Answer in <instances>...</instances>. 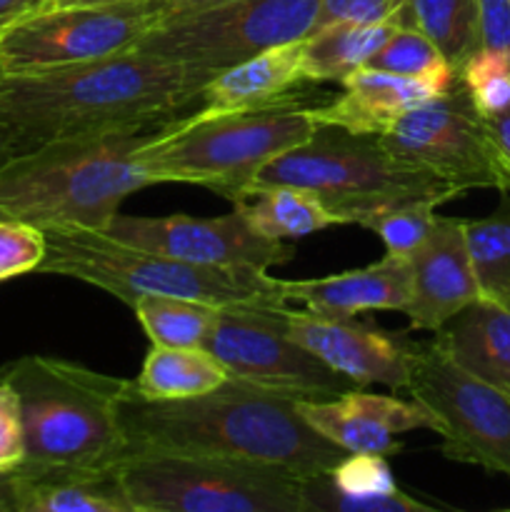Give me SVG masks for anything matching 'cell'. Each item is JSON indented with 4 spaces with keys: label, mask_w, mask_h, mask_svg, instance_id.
I'll return each mask as SVG.
<instances>
[{
    "label": "cell",
    "mask_w": 510,
    "mask_h": 512,
    "mask_svg": "<svg viewBox=\"0 0 510 512\" xmlns=\"http://www.w3.org/2000/svg\"><path fill=\"white\" fill-rule=\"evenodd\" d=\"M315 128L310 108L290 98L258 108H203L160 125L138 150V165L153 185H203L233 203L268 160L305 143Z\"/></svg>",
    "instance_id": "cell-5"
},
{
    "label": "cell",
    "mask_w": 510,
    "mask_h": 512,
    "mask_svg": "<svg viewBox=\"0 0 510 512\" xmlns=\"http://www.w3.org/2000/svg\"><path fill=\"white\" fill-rule=\"evenodd\" d=\"M153 345L168 348H203L218 323L220 305L178 295H140L130 305Z\"/></svg>",
    "instance_id": "cell-28"
},
{
    "label": "cell",
    "mask_w": 510,
    "mask_h": 512,
    "mask_svg": "<svg viewBox=\"0 0 510 512\" xmlns=\"http://www.w3.org/2000/svg\"><path fill=\"white\" fill-rule=\"evenodd\" d=\"M400 25L423 33L458 73L480 48L475 0H408Z\"/></svg>",
    "instance_id": "cell-27"
},
{
    "label": "cell",
    "mask_w": 510,
    "mask_h": 512,
    "mask_svg": "<svg viewBox=\"0 0 510 512\" xmlns=\"http://www.w3.org/2000/svg\"><path fill=\"white\" fill-rule=\"evenodd\" d=\"M115 470L135 512H305L298 475L253 460L138 450Z\"/></svg>",
    "instance_id": "cell-8"
},
{
    "label": "cell",
    "mask_w": 510,
    "mask_h": 512,
    "mask_svg": "<svg viewBox=\"0 0 510 512\" xmlns=\"http://www.w3.org/2000/svg\"><path fill=\"white\" fill-rule=\"evenodd\" d=\"M105 233L133 248L173 255L190 263L253 268L263 273L288 263L295 255L283 240H270L253 230L238 208L218 218H193L183 213L143 218L118 213Z\"/></svg>",
    "instance_id": "cell-14"
},
{
    "label": "cell",
    "mask_w": 510,
    "mask_h": 512,
    "mask_svg": "<svg viewBox=\"0 0 510 512\" xmlns=\"http://www.w3.org/2000/svg\"><path fill=\"white\" fill-rule=\"evenodd\" d=\"M305 512H425L433 505L398 488L385 455L348 453L328 473L300 478Z\"/></svg>",
    "instance_id": "cell-20"
},
{
    "label": "cell",
    "mask_w": 510,
    "mask_h": 512,
    "mask_svg": "<svg viewBox=\"0 0 510 512\" xmlns=\"http://www.w3.org/2000/svg\"><path fill=\"white\" fill-rule=\"evenodd\" d=\"M303 40L270 48L233 68L223 70L205 85L203 108L238 110L258 108L288 98L290 90L303 83Z\"/></svg>",
    "instance_id": "cell-23"
},
{
    "label": "cell",
    "mask_w": 510,
    "mask_h": 512,
    "mask_svg": "<svg viewBox=\"0 0 510 512\" xmlns=\"http://www.w3.org/2000/svg\"><path fill=\"white\" fill-rule=\"evenodd\" d=\"M463 230L480 298L510 303V193L500 190L498 208L485 218H463Z\"/></svg>",
    "instance_id": "cell-29"
},
{
    "label": "cell",
    "mask_w": 510,
    "mask_h": 512,
    "mask_svg": "<svg viewBox=\"0 0 510 512\" xmlns=\"http://www.w3.org/2000/svg\"><path fill=\"white\" fill-rule=\"evenodd\" d=\"M410 330L443 328L453 315L480 298L478 280L465 245L463 218L435 215V225L425 243L408 258Z\"/></svg>",
    "instance_id": "cell-17"
},
{
    "label": "cell",
    "mask_w": 510,
    "mask_h": 512,
    "mask_svg": "<svg viewBox=\"0 0 510 512\" xmlns=\"http://www.w3.org/2000/svg\"><path fill=\"white\" fill-rule=\"evenodd\" d=\"M475 110L483 118L510 110V55L500 50L478 48L458 73Z\"/></svg>",
    "instance_id": "cell-30"
},
{
    "label": "cell",
    "mask_w": 510,
    "mask_h": 512,
    "mask_svg": "<svg viewBox=\"0 0 510 512\" xmlns=\"http://www.w3.org/2000/svg\"><path fill=\"white\" fill-rule=\"evenodd\" d=\"M228 380V370L210 350L153 345L133 388L148 400H183L210 393Z\"/></svg>",
    "instance_id": "cell-26"
},
{
    "label": "cell",
    "mask_w": 510,
    "mask_h": 512,
    "mask_svg": "<svg viewBox=\"0 0 510 512\" xmlns=\"http://www.w3.org/2000/svg\"><path fill=\"white\" fill-rule=\"evenodd\" d=\"M158 128L68 135L15 155L0 168V213L40 230L105 233L123 200L153 185L138 150Z\"/></svg>",
    "instance_id": "cell-3"
},
{
    "label": "cell",
    "mask_w": 510,
    "mask_h": 512,
    "mask_svg": "<svg viewBox=\"0 0 510 512\" xmlns=\"http://www.w3.org/2000/svg\"><path fill=\"white\" fill-rule=\"evenodd\" d=\"M40 3H43V0H0V35H3L15 20L33 13Z\"/></svg>",
    "instance_id": "cell-39"
},
{
    "label": "cell",
    "mask_w": 510,
    "mask_h": 512,
    "mask_svg": "<svg viewBox=\"0 0 510 512\" xmlns=\"http://www.w3.org/2000/svg\"><path fill=\"white\" fill-rule=\"evenodd\" d=\"M215 73L125 50L33 75H0V100L33 145L110 130L158 128L200 100Z\"/></svg>",
    "instance_id": "cell-2"
},
{
    "label": "cell",
    "mask_w": 510,
    "mask_h": 512,
    "mask_svg": "<svg viewBox=\"0 0 510 512\" xmlns=\"http://www.w3.org/2000/svg\"><path fill=\"white\" fill-rule=\"evenodd\" d=\"M458 70L445 65L428 75H395L375 68H360L343 80L345 93L328 105L310 108L318 125H338L350 133L380 135L415 105L450 90Z\"/></svg>",
    "instance_id": "cell-18"
},
{
    "label": "cell",
    "mask_w": 510,
    "mask_h": 512,
    "mask_svg": "<svg viewBox=\"0 0 510 512\" xmlns=\"http://www.w3.org/2000/svg\"><path fill=\"white\" fill-rule=\"evenodd\" d=\"M30 148H35V145L20 133V128L13 123L10 113L5 110L3 100H0V168H3L8 160H13L15 155L25 153V150Z\"/></svg>",
    "instance_id": "cell-38"
},
{
    "label": "cell",
    "mask_w": 510,
    "mask_h": 512,
    "mask_svg": "<svg viewBox=\"0 0 510 512\" xmlns=\"http://www.w3.org/2000/svg\"><path fill=\"white\" fill-rule=\"evenodd\" d=\"M203 348L223 363L230 378L285 398L335 400L363 388L295 343L283 330L280 308H223Z\"/></svg>",
    "instance_id": "cell-12"
},
{
    "label": "cell",
    "mask_w": 510,
    "mask_h": 512,
    "mask_svg": "<svg viewBox=\"0 0 510 512\" xmlns=\"http://www.w3.org/2000/svg\"><path fill=\"white\" fill-rule=\"evenodd\" d=\"M233 205L253 230L283 243L340 225V220L310 190L295 185H253Z\"/></svg>",
    "instance_id": "cell-24"
},
{
    "label": "cell",
    "mask_w": 510,
    "mask_h": 512,
    "mask_svg": "<svg viewBox=\"0 0 510 512\" xmlns=\"http://www.w3.org/2000/svg\"><path fill=\"white\" fill-rule=\"evenodd\" d=\"M485 120V133H488L490 145H493L495 165H498L500 183L505 193H510V110L493 115Z\"/></svg>",
    "instance_id": "cell-37"
},
{
    "label": "cell",
    "mask_w": 510,
    "mask_h": 512,
    "mask_svg": "<svg viewBox=\"0 0 510 512\" xmlns=\"http://www.w3.org/2000/svg\"><path fill=\"white\" fill-rule=\"evenodd\" d=\"M118 418L128 455L138 450L220 455L275 465L298 478L328 473L348 455L300 415L298 400L235 378L183 400H148L130 385Z\"/></svg>",
    "instance_id": "cell-1"
},
{
    "label": "cell",
    "mask_w": 510,
    "mask_h": 512,
    "mask_svg": "<svg viewBox=\"0 0 510 512\" xmlns=\"http://www.w3.org/2000/svg\"><path fill=\"white\" fill-rule=\"evenodd\" d=\"M0 215H3V213H0Z\"/></svg>",
    "instance_id": "cell-43"
},
{
    "label": "cell",
    "mask_w": 510,
    "mask_h": 512,
    "mask_svg": "<svg viewBox=\"0 0 510 512\" xmlns=\"http://www.w3.org/2000/svg\"><path fill=\"white\" fill-rule=\"evenodd\" d=\"M408 0H320L315 30L338 23H388L400 20Z\"/></svg>",
    "instance_id": "cell-34"
},
{
    "label": "cell",
    "mask_w": 510,
    "mask_h": 512,
    "mask_svg": "<svg viewBox=\"0 0 510 512\" xmlns=\"http://www.w3.org/2000/svg\"><path fill=\"white\" fill-rule=\"evenodd\" d=\"M440 205L435 203H408L398 208L380 210V213L368 215L360 220V228L370 230L378 235L385 245V253L395 258H410L425 238L430 235L435 225V210Z\"/></svg>",
    "instance_id": "cell-31"
},
{
    "label": "cell",
    "mask_w": 510,
    "mask_h": 512,
    "mask_svg": "<svg viewBox=\"0 0 510 512\" xmlns=\"http://www.w3.org/2000/svg\"><path fill=\"white\" fill-rule=\"evenodd\" d=\"M45 258V233L23 220L0 215V283L38 273Z\"/></svg>",
    "instance_id": "cell-33"
},
{
    "label": "cell",
    "mask_w": 510,
    "mask_h": 512,
    "mask_svg": "<svg viewBox=\"0 0 510 512\" xmlns=\"http://www.w3.org/2000/svg\"><path fill=\"white\" fill-rule=\"evenodd\" d=\"M450 65L438 48L415 28H398L365 63V68L395 75H428ZM453 68V65H450Z\"/></svg>",
    "instance_id": "cell-32"
},
{
    "label": "cell",
    "mask_w": 510,
    "mask_h": 512,
    "mask_svg": "<svg viewBox=\"0 0 510 512\" xmlns=\"http://www.w3.org/2000/svg\"><path fill=\"white\" fill-rule=\"evenodd\" d=\"M253 185L310 190L340 225H360L368 215L398 205H443L463 195L445 180L393 158L380 135L350 133L338 125H318L305 143L268 160L248 188Z\"/></svg>",
    "instance_id": "cell-7"
},
{
    "label": "cell",
    "mask_w": 510,
    "mask_h": 512,
    "mask_svg": "<svg viewBox=\"0 0 510 512\" xmlns=\"http://www.w3.org/2000/svg\"><path fill=\"white\" fill-rule=\"evenodd\" d=\"M0 380L20 398L25 468L103 473L128 455L118 410L133 380L50 355L18 358L0 370Z\"/></svg>",
    "instance_id": "cell-4"
},
{
    "label": "cell",
    "mask_w": 510,
    "mask_h": 512,
    "mask_svg": "<svg viewBox=\"0 0 510 512\" xmlns=\"http://www.w3.org/2000/svg\"><path fill=\"white\" fill-rule=\"evenodd\" d=\"M165 3H168V15H170V13H185V10L210 8V5L228 3V0H165Z\"/></svg>",
    "instance_id": "cell-42"
},
{
    "label": "cell",
    "mask_w": 510,
    "mask_h": 512,
    "mask_svg": "<svg viewBox=\"0 0 510 512\" xmlns=\"http://www.w3.org/2000/svg\"><path fill=\"white\" fill-rule=\"evenodd\" d=\"M18 512H135L118 470H40L20 465Z\"/></svg>",
    "instance_id": "cell-22"
},
{
    "label": "cell",
    "mask_w": 510,
    "mask_h": 512,
    "mask_svg": "<svg viewBox=\"0 0 510 512\" xmlns=\"http://www.w3.org/2000/svg\"><path fill=\"white\" fill-rule=\"evenodd\" d=\"M480 48L510 55V0H475Z\"/></svg>",
    "instance_id": "cell-36"
},
{
    "label": "cell",
    "mask_w": 510,
    "mask_h": 512,
    "mask_svg": "<svg viewBox=\"0 0 510 512\" xmlns=\"http://www.w3.org/2000/svg\"><path fill=\"white\" fill-rule=\"evenodd\" d=\"M380 143L393 158L445 180L460 193L473 188L503 190L483 115L468 90L455 85L400 115Z\"/></svg>",
    "instance_id": "cell-13"
},
{
    "label": "cell",
    "mask_w": 510,
    "mask_h": 512,
    "mask_svg": "<svg viewBox=\"0 0 510 512\" xmlns=\"http://www.w3.org/2000/svg\"><path fill=\"white\" fill-rule=\"evenodd\" d=\"M25 463V430L20 398L13 385L0 380V473H13Z\"/></svg>",
    "instance_id": "cell-35"
},
{
    "label": "cell",
    "mask_w": 510,
    "mask_h": 512,
    "mask_svg": "<svg viewBox=\"0 0 510 512\" xmlns=\"http://www.w3.org/2000/svg\"><path fill=\"white\" fill-rule=\"evenodd\" d=\"M320 0H228L170 13L133 50L223 73L253 55L313 33Z\"/></svg>",
    "instance_id": "cell-9"
},
{
    "label": "cell",
    "mask_w": 510,
    "mask_h": 512,
    "mask_svg": "<svg viewBox=\"0 0 510 512\" xmlns=\"http://www.w3.org/2000/svg\"><path fill=\"white\" fill-rule=\"evenodd\" d=\"M408 393L440 420L445 458L510 478L508 388L475 378L430 343L415 355Z\"/></svg>",
    "instance_id": "cell-11"
},
{
    "label": "cell",
    "mask_w": 510,
    "mask_h": 512,
    "mask_svg": "<svg viewBox=\"0 0 510 512\" xmlns=\"http://www.w3.org/2000/svg\"><path fill=\"white\" fill-rule=\"evenodd\" d=\"M400 20L388 23H338L315 30L303 40V78L310 83H343L365 68L375 50L395 33Z\"/></svg>",
    "instance_id": "cell-25"
},
{
    "label": "cell",
    "mask_w": 510,
    "mask_h": 512,
    "mask_svg": "<svg viewBox=\"0 0 510 512\" xmlns=\"http://www.w3.org/2000/svg\"><path fill=\"white\" fill-rule=\"evenodd\" d=\"M285 300L300 310L355 318L375 310L405 313L410 300V263L385 253L378 263L313 280H285Z\"/></svg>",
    "instance_id": "cell-19"
},
{
    "label": "cell",
    "mask_w": 510,
    "mask_h": 512,
    "mask_svg": "<svg viewBox=\"0 0 510 512\" xmlns=\"http://www.w3.org/2000/svg\"><path fill=\"white\" fill-rule=\"evenodd\" d=\"M113 3H130V0H43L35 10L73 8V5H113Z\"/></svg>",
    "instance_id": "cell-41"
},
{
    "label": "cell",
    "mask_w": 510,
    "mask_h": 512,
    "mask_svg": "<svg viewBox=\"0 0 510 512\" xmlns=\"http://www.w3.org/2000/svg\"><path fill=\"white\" fill-rule=\"evenodd\" d=\"M38 273L83 280L133 305L140 295H178L220 305L285 308V280L263 270L200 265L173 255L133 248L100 230L50 228Z\"/></svg>",
    "instance_id": "cell-6"
},
{
    "label": "cell",
    "mask_w": 510,
    "mask_h": 512,
    "mask_svg": "<svg viewBox=\"0 0 510 512\" xmlns=\"http://www.w3.org/2000/svg\"><path fill=\"white\" fill-rule=\"evenodd\" d=\"M298 410L323 438L345 453L395 455L403 445L395 435L410 430L440 433V420L418 400L350 390L335 400H298Z\"/></svg>",
    "instance_id": "cell-16"
},
{
    "label": "cell",
    "mask_w": 510,
    "mask_h": 512,
    "mask_svg": "<svg viewBox=\"0 0 510 512\" xmlns=\"http://www.w3.org/2000/svg\"><path fill=\"white\" fill-rule=\"evenodd\" d=\"M433 345L475 378L510 390V303L478 298L435 330Z\"/></svg>",
    "instance_id": "cell-21"
},
{
    "label": "cell",
    "mask_w": 510,
    "mask_h": 512,
    "mask_svg": "<svg viewBox=\"0 0 510 512\" xmlns=\"http://www.w3.org/2000/svg\"><path fill=\"white\" fill-rule=\"evenodd\" d=\"M0 512H18V475L0 473Z\"/></svg>",
    "instance_id": "cell-40"
},
{
    "label": "cell",
    "mask_w": 510,
    "mask_h": 512,
    "mask_svg": "<svg viewBox=\"0 0 510 512\" xmlns=\"http://www.w3.org/2000/svg\"><path fill=\"white\" fill-rule=\"evenodd\" d=\"M283 330L335 373L353 383L408 390L410 370L420 345L355 318H333L300 308H280Z\"/></svg>",
    "instance_id": "cell-15"
},
{
    "label": "cell",
    "mask_w": 510,
    "mask_h": 512,
    "mask_svg": "<svg viewBox=\"0 0 510 512\" xmlns=\"http://www.w3.org/2000/svg\"><path fill=\"white\" fill-rule=\"evenodd\" d=\"M165 15V0L33 10L0 35V75L45 73L125 53Z\"/></svg>",
    "instance_id": "cell-10"
}]
</instances>
